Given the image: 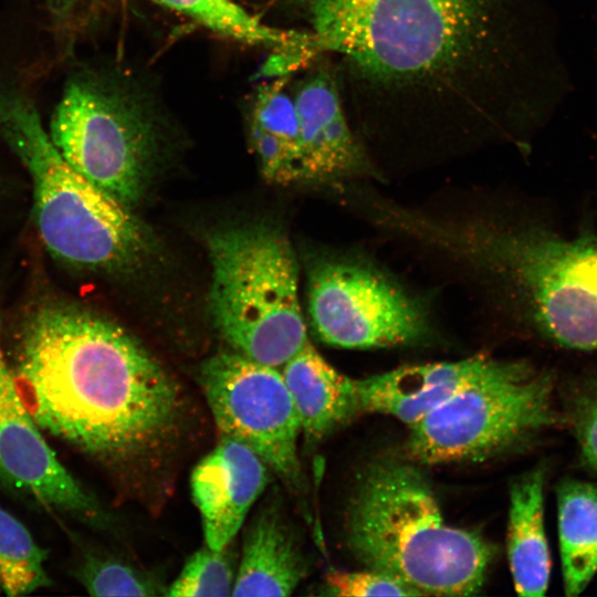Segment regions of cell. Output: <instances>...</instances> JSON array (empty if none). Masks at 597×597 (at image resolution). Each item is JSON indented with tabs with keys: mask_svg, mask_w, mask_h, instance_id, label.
Segmentation results:
<instances>
[{
	"mask_svg": "<svg viewBox=\"0 0 597 597\" xmlns=\"http://www.w3.org/2000/svg\"><path fill=\"white\" fill-rule=\"evenodd\" d=\"M557 512L565 594L576 596L597 573V484L563 481L557 489Z\"/></svg>",
	"mask_w": 597,
	"mask_h": 597,
	"instance_id": "obj_18",
	"label": "cell"
},
{
	"mask_svg": "<svg viewBox=\"0 0 597 597\" xmlns=\"http://www.w3.org/2000/svg\"><path fill=\"white\" fill-rule=\"evenodd\" d=\"M300 126L302 181L369 172L371 163L356 136L329 61L315 65L293 91Z\"/></svg>",
	"mask_w": 597,
	"mask_h": 597,
	"instance_id": "obj_12",
	"label": "cell"
},
{
	"mask_svg": "<svg viewBox=\"0 0 597 597\" xmlns=\"http://www.w3.org/2000/svg\"><path fill=\"white\" fill-rule=\"evenodd\" d=\"M149 111L123 86L76 75L63 90L48 134L69 165L128 207L145 190L157 148Z\"/></svg>",
	"mask_w": 597,
	"mask_h": 597,
	"instance_id": "obj_8",
	"label": "cell"
},
{
	"mask_svg": "<svg viewBox=\"0 0 597 597\" xmlns=\"http://www.w3.org/2000/svg\"><path fill=\"white\" fill-rule=\"evenodd\" d=\"M249 123L285 140L301 156L298 117L293 92L287 88V76L259 86Z\"/></svg>",
	"mask_w": 597,
	"mask_h": 597,
	"instance_id": "obj_23",
	"label": "cell"
},
{
	"mask_svg": "<svg viewBox=\"0 0 597 597\" xmlns=\"http://www.w3.org/2000/svg\"><path fill=\"white\" fill-rule=\"evenodd\" d=\"M0 136L28 169L39 234L54 258L97 270L142 260L148 241L139 221L66 163L20 93L0 91Z\"/></svg>",
	"mask_w": 597,
	"mask_h": 597,
	"instance_id": "obj_5",
	"label": "cell"
},
{
	"mask_svg": "<svg viewBox=\"0 0 597 597\" xmlns=\"http://www.w3.org/2000/svg\"><path fill=\"white\" fill-rule=\"evenodd\" d=\"M80 0H46L50 9L57 15L69 13Z\"/></svg>",
	"mask_w": 597,
	"mask_h": 597,
	"instance_id": "obj_28",
	"label": "cell"
},
{
	"mask_svg": "<svg viewBox=\"0 0 597 597\" xmlns=\"http://www.w3.org/2000/svg\"><path fill=\"white\" fill-rule=\"evenodd\" d=\"M553 383L524 362L493 360L438 408L409 426L413 461H481L556 422Z\"/></svg>",
	"mask_w": 597,
	"mask_h": 597,
	"instance_id": "obj_7",
	"label": "cell"
},
{
	"mask_svg": "<svg viewBox=\"0 0 597 597\" xmlns=\"http://www.w3.org/2000/svg\"><path fill=\"white\" fill-rule=\"evenodd\" d=\"M436 241L490 270L522 320L548 342L597 353V232L540 224H426Z\"/></svg>",
	"mask_w": 597,
	"mask_h": 597,
	"instance_id": "obj_4",
	"label": "cell"
},
{
	"mask_svg": "<svg viewBox=\"0 0 597 597\" xmlns=\"http://www.w3.org/2000/svg\"><path fill=\"white\" fill-rule=\"evenodd\" d=\"M230 39L274 51L320 50L314 34L272 28L234 0H153Z\"/></svg>",
	"mask_w": 597,
	"mask_h": 597,
	"instance_id": "obj_19",
	"label": "cell"
},
{
	"mask_svg": "<svg viewBox=\"0 0 597 597\" xmlns=\"http://www.w3.org/2000/svg\"><path fill=\"white\" fill-rule=\"evenodd\" d=\"M197 380L220 434L249 447L304 502L301 425L281 371L224 350L200 365Z\"/></svg>",
	"mask_w": 597,
	"mask_h": 597,
	"instance_id": "obj_9",
	"label": "cell"
},
{
	"mask_svg": "<svg viewBox=\"0 0 597 597\" xmlns=\"http://www.w3.org/2000/svg\"><path fill=\"white\" fill-rule=\"evenodd\" d=\"M46 553L15 516L0 506V589L9 596L28 595L52 584Z\"/></svg>",
	"mask_w": 597,
	"mask_h": 597,
	"instance_id": "obj_20",
	"label": "cell"
},
{
	"mask_svg": "<svg viewBox=\"0 0 597 597\" xmlns=\"http://www.w3.org/2000/svg\"><path fill=\"white\" fill-rule=\"evenodd\" d=\"M249 138L261 174L268 182L287 186L302 181L301 156L297 149L252 123H249Z\"/></svg>",
	"mask_w": 597,
	"mask_h": 597,
	"instance_id": "obj_24",
	"label": "cell"
},
{
	"mask_svg": "<svg viewBox=\"0 0 597 597\" xmlns=\"http://www.w3.org/2000/svg\"><path fill=\"white\" fill-rule=\"evenodd\" d=\"M345 541L366 567L421 596L476 595L494 556L483 536L446 523L421 472L394 459L373 461L358 475Z\"/></svg>",
	"mask_w": 597,
	"mask_h": 597,
	"instance_id": "obj_3",
	"label": "cell"
},
{
	"mask_svg": "<svg viewBox=\"0 0 597 597\" xmlns=\"http://www.w3.org/2000/svg\"><path fill=\"white\" fill-rule=\"evenodd\" d=\"M0 591H1V589H0Z\"/></svg>",
	"mask_w": 597,
	"mask_h": 597,
	"instance_id": "obj_29",
	"label": "cell"
},
{
	"mask_svg": "<svg viewBox=\"0 0 597 597\" xmlns=\"http://www.w3.org/2000/svg\"><path fill=\"white\" fill-rule=\"evenodd\" d=\"M0 481L88 525H109L105 509L66 470L44 439L15 380L0 396Z\"/></svg>",
	"mask_w": 597,
	"mask_h": 597,
	"instance_id": "obj_11",
	"label": "cell"
},
{
	"mask_svg": "<svg viewBox=\"0 0 597 597\" xmlns=\"http://www.w3.org/2000/svg\"><path fill=\"white\" fill-rule=\"evenodd\" d=\"M360 123L500 128L523 119V0H304Z\"/></svg>",
	"mask_w": 597,
	"mask_h": 597,
	"instance_id": "obj_1",
	"label": "cell"
},
{
	"mask_svg": "<svg viewBox=\"0 0 597 597\" xmlns=\"http://www.w3.org/2000/svg\"><path fill=\"white\" fill-rule=\"evenodd\" d=\"M210 310L233 350L282 367L307 341L297 293V262L286 235L266 224L213 232Z\"/></svg>",
	"mask_w": 597,
	"mask_h": 597,
	"instance_id": "obj_6",
	"label": "cell"
},
{
	"mask_svg": "<svg viewBox=\"0 0 597 597\" xmlns=\"http://www.w3.org/2000/svg\"><path fill=\"white\" fill-rule=\"evenodd\" d=\"M308 312L317 336L342 348L409 345L431 334L415 297L356 261H324L312 270Z\"/></svg>",
	"mask_w": 597,
	"mask_h": 597,
	"instance_id": "obj_10",
	"label": "cell"
},
{
	"mask_svg": "<svg viewBox=\"0 0 597 597\" xmlns=\"http://www.w3.org/2000/svg\"><path fill=\"white\" fill-rule=\"evenodd\" d=\"M492 362L478 356L405 366L355 379L362 412L389 415L411 426L476 379Z\"/></svg>",
	"mask_w": 597,
	"mask_h": 597,
	"instance_id": "obj_15",
	"label": "cell"
},
{
	"mask_svg": "<svg viewBox=\"0 0 597 597\" xmlns=\"http://www.w3.org/2000/svg\"><path fill=\"white\" fill-rule=\"evenodd\" d=\"M545 470L541 467L516 480L510 491L507 559L520 596H544L551 555L544 525Z\"/></svg>",
	"mask_w": 597,
	"mask_h": 597,
	"instance_id": "obj_17",
	"label": "cell"
},
{
	"mask_svg": "<svg viewBox=\"0 0 597 597\" xmlns=\"http://www.w3.org/2000/svg\"><path fill=\"white\" fill-rule=\"evenodd\" d=\"M269 471L249 447L226 436L196 464L190 490L208 546L221 549L233 542L264 492Z\"/></svg>",
	"mask_w": 597,
	"mask_h": 597,
	"instance_id": "obj_13",
	"label": "cell"
},
{
	"mask_svg": "<svg viewBox=\"0 0 597 597\" xmlns=\"http://www.w3.org/2000/svg\"><path fill=\"white\" fill-rule=\"evenodd\" d=\"M308 569L281 494L271 490L244 528L232 596H290Z\"/></svg>",
	"mask_w": 597,
	"mask_h": 597,
	"instance_id": "obj_14",
	"label": "cell"
},
{
	"mask_svg": "<svg viewBox=\"0 0 597 597\" xmlns=\"http://www.w3.org/2000/svg\"><path fill=\"white\" fill-rule=\"evenodd\" d=\"M14 375L10 370L1 343V322H0V396L14 381Z\"/></svg>",
	"mask_w": 597,
	"mask_h": 597,
	"instance_id": "obj_27",
	"label": "cell"
},
{
	"mask_svg": "<svg viewBox=\"0 0 597 597\" xmlns=\"http://www.w3.org/2000/svg\"><path fill=\"white\" fill-rule=\"evenodd\" d=\"M233 542L221 549L207 544L185 563L178 576L167 585L170 597L232 596L239 558Z\"/></svg>",
	"mask_w": 597,
	"mask_h": 597,
	"instance_id": "obj_22",
	"label": "cell"
},
{
	"mask_svg": "<svg viewBox=\"0 0 597 597\" xmlns=\"http://www.w3.org/2000/svg\"><path fill=\"white\" fill-rule=\"evenodd\" d=\"M570 418L582 457L597 471V380L577 391L570 406Z\"/></svg>",
	"mask_w": 597,
	"mask_h": 597,
	"instance_id": "obj_26",
	"label": "cell"
},
{
	"mask_svg": "<svg viewBox=\"0 0 597 597\" xmlns=\"http://www.w3.org/2000/svg\"><path fill=\"white\" fill-rule=\"evenodd\" d=\"M326 593L334 596H421L417 590L385 573L333 570L326 575Z\"/></svg>",
	"mask_w": 597,
	"mask_h": 597,
	"instance_id": "obj_25",
	"label": "cell"
},
{
	"mask_svg": "<svg viewBox=\"0 0 597 597\" xmlns=\"http://www.w3.org/2000/svg\"><path fill=\"white\" fill-rule=\"evenodd\" d=\"M77 579L92 596H165L167 585L151 573L118 557L88 552Z\"/></svg>",
	"mask_w": 597,
	"mask_h": 597,
	"instance_id": "obj_21",
	"label": "cell"
},
{
	"mask_svg": "<svg viewBox=\"0 0 597 597\" xmlns=\"http://www.w3.org/2000/svg\"><path fill=\"white\" fill-rule=\"evenodd\" d=\"M19 348L14 379L41 430L103 463L158 510L193 431L178 380L124 328L73 306L36 311Z\"/></svg>",
	"mask_w": 597,
	"mask_h": 597,
	"instance_id": "obj_2",
	"label": "cell"
},
{
	"mask_svg": "<svg viewBox=\"0 0 597 597\" xmlns=\"http://www.w3.org/2000/svg\"><path fill=\"white\" fill-rule=\"evenodd\" d=\"M281 374L307 444L322 441L362 412L355 379L337 371L308 339Z\"/></svg>",
	"mask_w": 597,
	"mask_h": 597,
	"instance_id": "obj_16",
	"label": "cell"
}]
</instances>
